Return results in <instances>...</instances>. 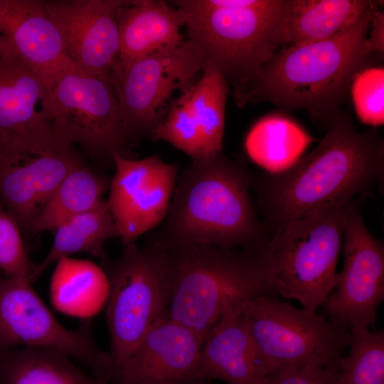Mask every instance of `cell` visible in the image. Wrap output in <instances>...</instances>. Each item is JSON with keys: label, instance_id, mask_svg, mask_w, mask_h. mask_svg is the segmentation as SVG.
Segmentation results:
<instances>
[{"label": "cell", "instance_id": "1", "mask_svg": "<svg viewBox=\"0 0 384 384\" xmlns=\"http://www.w3.org/2000/svg\"><path fill=\"white\" fill-rule=\"evenodd\" d=\"M383 2L373 0L354 23L326 40L277 50L252 77L234 87L236 104L266 101L286 111L302 110L326 129L342 112L353 78L383 59L367 41Z\"/></svg>", "mask_w": 384, "mask_h": 384}, {"label": "cell", "instance_id": "2", "mask_svg": "<svg viewBox=\"0 0 384 384\" xmlns=\"http://www.w3.org/2000/svg\"><path fill=\"white\" fill-rule=\"evenodd\" d=\"M326 130L312 151L257 184L276 230L309 212L360 201L383 181L384 144L375 129L358 132L342 112Z\"/></svg>", "mask_w": 384, "mask_h": 384}, {"label": "cell", "instance_id": "3", "mask_svg": "<svg viewBox=\"0 0 384 384\" xmlns=\"http://www.w3.org/2000/svg\"><path fill=\"white\" fill-rule=\"evenodd\" d=\"M245 169L220 154L178 176L166 220L154 242L251 251L265 241Z\"/></svg>", "mask_w": 384, "mask_h": 384}, {"label": "cell", "instance_id": "4", "mask_svg": "<svg viewBox=\"0 0 384 384\" xmlns=\"http://www.w3.org/2000/svg\"><path fill=\"white\" fill-rule=\"evenodd\" d=\"M358 203L309 212L249 251L274 295L309 311L323 305L336 287L345 225Z\"/></svg>", "mask_w": 384, "mask_h": 384}, {"label": "cell", "instance_id": "5", "mask_svg": "<svg viewBox=\"0 0 384 384\" xmlns=\"http://www.w3.org/2000/svg\"><path fill=\"white\" fill-rule=\"evenodd\" d=\"M156 243L166 255L168 317L193 331L202 344L228 308L258 296L274 295L247 250Z\"/></svg>", "mask_w": 384, "mask_h": 384}, {"label": "cell", "instance_id": "6", "mask_svg": "<svg viewBox=\"0 0 384 384\" xmlns=\"http://www.w3.org/2000/svg\"><path fill=\"white\" fill-rule=\"evenodd\" d=\"M188 39L203 65L234 87L252 77L279 47L275 30L284 0H178Z\"/></svg>", "mask_w": 384, "mask_h": 384}, {"label": "cell", "instance_id": "7", "mask_svg": "<svg viewBox=\"0 0 384 384\" xmlns=\"http://www.w3.org/2000/svg\"><path fill=\"white\" fill-rule=\"evenodd\" d=\"M124 247L117 260L102 259L110 283L105 306L114 383L146 334L168 317L169 303L164 249L154 242L146 248L135 242Z\"/></svg>", "mask_w": 384, "mask_h": 384}, {"label": "cell", "instance_id": "8", "mask_svg": "<svg viewBox=\"0 0 384 384\" xmlns=\"http://www.w3.org/2000/svg\"><path fill=\"white\" fill-rule=\"evenodd\" d=\"M267 375L294 366H336L351 341L350 331L324 314L261 295L238 304Z\"/></svg>", "mask_w": 384, "mask_h": 384}, {"label": "cell", "instance_id": "9", "mask_svg": "<svg viewBox=\"0 0 384 384\" xmlns=\"http://www.w3.org/2000/svg\"><path fill=\"white\" fill-rule=\"evenodd\" d=\"M48 118L57 142L78 144L92 156L113 163L128 155L132 136L112 83L76 68L58 75L48 87Z\"/></svg>", "mask_w": 384, "mask_h": 384}, {"label": "cell", "instance_id": "10", "mask_svg": "<svg viewBox=\"0 0 384 384\" xmlns=\"http://www.w3.org/2000/svg\"><path fill=\"white\" fill-rule=\"evenodd\" d=\"M31 284L27 279L0 274V351L21 346L56 351L85 363L95 377L112 383L110 353L96 346L90 322L75 330L65 328Z\"/></svg>", "mask_w": 384, "mask_h": 384}, {"label": "cell", "instance_id": "11", "mask_svg": "<svg viewBox=\"0 0 384 384\" xmlns=\"http://www.w3.org/2000/svg\"><path fill=\"white\" fill-rule=\"evenodd\" d=\"M203 64L199 51L186 38L171 52L114 68L110 82L132 135L153 137L167 112L172 94L175 90L187 92L196 82Z\"/></svg>", "mask_w": 384, "mask_h": 384}, {"label": "cell", "instance_id": "12", "mask_svg": "<svg viewBox=\"0 0 384 384\" xmlns=\"http://www.w3.org/2000/svg\"><path fill=\"white\" fill-rule=\"evenodd\" d=\"M343 267L323 305L324 314L348 330L369 328L384 299V247L368 230L358 207L343 232Z\"/></svg>", "mask_w": 384, "mask_h": 384}, {"label": "cell", "instance_id": "13", "mask_svg": "<svg viewBox=\"0 0 384 384\" xmlns=\"http://www.w3.org/2000/svg\"><path fill=\"white\" fill-rule=\"evenodd\" d=\"M48 87L12 51L0 57V157L61 147L48 118Z\"/></svg>", "mask_w": 384, "mask_h": 384}, {"label": "cell", "instance_id": "14", "mask_svg": "<svg viewBox=\"0 0 384 384\" xmlns=\"http://www.w3.org/2000/svg\"><path fill=\"white\" fill-rule=\"evenodd\" d=\"M113 164L115 173L106 201L125 246L166 218L178 169L157 155L137 160L114 154Z\"/></svg>", "mask_w": 384, "mask_h": 384}, {"label": "cell", "instance_id": "15", "mask_svg": "<svg viewBox=\"0 0 384 384\" xmlns=\"http://www.w3.org/2000/svg\"><path fill=\"white\" fill-rule=\"evenodd\" d=\"M126 1H46L74 68L110 82L119 51L117 13Z\"/></svg>", "mask_w": 384, "mask_h": 384}, {"label": "cell", "instance_id": "16", "mask_svg": "<svg viewBox=\"0 0 384 384\" xmlns=\"http://www.w3.org/2000/svg\"><path fill=\"white\" fill-rule=\"evenodd\" d=\"M202 346L193 331L167 317L146 334L115 384H203Z\"/></svg>", "mask_w": 384, "mask_h": 384}, {"label": "cell", "instance_id": "17", "mask_svg": "<svg viewBox=\"0 0 384 384\" xmlns=\"http://www.w3.org/2000/svg\"><path fill=\"white\" fill-rule=\"evenodd\" d=\"M82 160L73 147L0 161V202L28 231L68 172Z\"/></svg>", "mask_w": 384, "mask_h": 384}, {"label": "cell", "instance_id": "18", "mask_svg": "<svg viewBox=\"0 0 384 384\" xmlns=\"http://www.w3.org/2000/svg\"><path fill=\"white\" fill-rule=\"evenodd\" d=\"M0 33L11 51L36 70L48 87L58 75L75 68L65 55L46 1L0 0Z\"/></svg>", "mask_w": 384, "mask_h": 384}, {"label": "cell", "instance_id": "19", "mask_svg": "<svg viewBox=\"0 0 384 384\" xmlns=\"http://www.w3.org/2000/svg\"><path fill=\"white\" fill-rule=\"evenodd\" d=\"M119 51L114 68L171 52L185 38L181 9L161 0H127L118 10Z\"/></svg>", "mask_w": 384, "mask_h": 384}, {"label": "cell", "instance_id": "20", "mask_svg": "<svg viewBox=\"0 0 384 384\" xmlns=\"http://www.w3.org/2000/svg\"><path fill=\"white\" fill-rule=\"evenodd\" d=\"M238 304L223 312L203 342L201 352L203 377L226 384H265L267 371Z\"/></svg>", "mask_w": 384, "mask_h": 384}, {"label": "cell", "instance_id": "21", "mask_svg": "<svg viewBox=\"0 0 384 384\" xmlns=\"http://www.w3.org/2000/svg\"><path fill=\"white\" fill-rule=\"evenodd\" d=\"M373 0H284L275 37L278 46L326 40L354 23Z\"/></svg>", "mask_w": 384, "mask_h": 384}, {"label": "cell", "instance_id": "22", "mask_svg": "<svg viewBox=\"0 0 384 384\" xmlns=\"http://www.w3.org/2000/svg\"><path fill=\"white\" fill-rule=\"evenodd\" d=\"M50 297L60 312L89 319L106 306L110 283L104 269L87 260L60 257L55 262Z\"/></svg>", "mask_w": 384, "mask_h": 384}, {"label": "cell", "instance_id": "23", "mask_svg": "<svg viewBox=\"0 0 384 384\" xmlns=\"http://www.w3.org/2000/svg\"><path fill=\"white\" fill-rule=\"evenodd\" d=\"M0 384H112L88 376L56 351L21 346L0 351Z\"/></svg>", "mask_w": 384, "mask_h": 384}, {"label": "cell", "instance_id": "24", "mask_svg": "<svg viewBox=\"0 0 384 384\" xmlns=\"http://www.w3.org/2000/svg\"><path fill=\"white\" fill-rule=\"evenodd\" d=\"M110 183L109 177L96 173L81 160L65 176L28 231L55 230L68 219L92 209Z\"/></svg>", "mask_w": 384, "mask_h": 384}, {"label": "cell", "instance_id": "25", "mask_svg": "<svg viewBox=\"0 0 384 384\" xmlns=\"http://www.w3.org/2000/svg\"><path fill=\"white\" fill-rule=\"evenodd\" d=\"M115 238H119V230L107 201L102 199L92 209L68 219L55 230L50 250L44 260L36 265L31 282L63 257L87 252L103 259L106 257L105 242Z\"/></svg>", "mask_w": 384, "mask_h": 384}, {"label": "cell", "instance_id": "26", "mask_svg": "<svg viewBox=\"0 0 384 384\" xmlns=\"http://www.w3.org/2000/svg\"><path fill=\"white\" fill-rule=\"evenodd\" d=\"M312 141L294 121L274 114L253 126L247 137L246 149L254 161L274 174L292 166Z\"/></svg>", "mask_w": 384, "mask_h": 384}, {"label": "cell", "instance_id": "27", "mask_svg": "<svg viewBox=\"0 0 384 384\" xmlns=\"http://www.w3.org/2000/svg\"><path fill=\"white\" fill-rule=\"evenodd\" d=\"M228 85L218 70L203 65L201 77L187 92L180 95L186 100L199 127L203 149L202 161L223 153Z\"/></svg>", "mask_w": 384, "mask_h": 384}, {"label": "cell", "instance_id": "28", "mask_svg": "<svg viewBox=\"0 0 384 384\" xmlns=\"http://www.w3.org/2000/svg\"><path fill=\"white\" fill-rule=\"evenodd\" d=\"M350 333L348 353L338 362L332 384H384V331Z\"/></svg>", "mask_w": 384, "mask_h": 384}, {"label": "cell", "instance_id": "29", "mask_svg": "<svg viewBox=\"0 0 384 384\" xmlns=\"http://www.w3.org/2000/svg\"><path fill=\"white\" fill-rule=\"evenodd\" d=\"M187 154L192 162L203 159L201 131L188 104L181 95L173 100L153 136Z\"/></svg>", "mask_w": 384, "mask_h": 384}, {"label": "cell", "instance_id": "30", "mask_svg": "<svg viewBox=\"0 0 384 384\" xmlns=\"http://www.w3.org/2000/svg\"><path fill=\"white\" fill-rule=\"evenodd\" d=\"M350 88L356 112L361 122L372 126L383 124V66L364 69L353 78Z\"/></svg>", "mask_w": 384, "mask_h": 384}, {"label": "cell", "instance_id": "31", "mask_svg": "<svg viewBox=\"0 0 384 384\" xmlns=\"http://www.w3.org/2000/svg\"><path fill=\"white\" fill-rule=\"evenodd\" d=\"M21 231L0 202V270L7 277L27 279L31 282L36 265L28 257Z\"/></svg>", "mask_w": 384, "mask_h": 384}, {"label": "cell", "instance_id": "32", "mask_svg": "<svg viewBox=\"0 0 384 384\" xmlns=\"http://www.w3.org/2000/svg\"><path fill=\"white\" fill-rule=\"evenodd\" d=\"M336 366L283 368L267 375L265 384H332Z\"/></svg>", "mask_w": 384, "mask_h": 384}, {"label": "cell", "instance_id": "33", "mask_svg": "<svg viewBox=\"0 0 384 384\" xmlns=\"http://www.w3.org/2000/svg\"><path fill=\"white\" fill-rule=\"evenodd\" d=\"M367 41L373 52L383 57L384 13L380 9L377 11L372 19Z\"/></svg>", "mask_w": 384, "mask_h": 384}, {"label": "cell", "instance_id": "34", "mask_svg": "<svg viewBox=\"0 0 384 384\" xmlns=\"http://www.w3.org/2000/svg\"><path fill=\"white\" fill-rule=\"evenodd\" d=\"M9 51H11L9 46L6 39L0 33V57Z\"/></svg>", "mask_w": 384, "mask_h": 384}]
</instances>
